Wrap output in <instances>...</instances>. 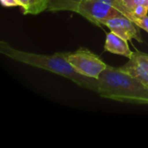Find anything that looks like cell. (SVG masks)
Returning <instances> with one entry per match:
<instances>
[{"instance_id":"6da1fadb","label":"cell","mask_w":148,"mask_h":148,"mask_svg":"<svg viewBox=\"0 0 148 148\" xmlns=\"http://www.w3.org/2000/svg\"><path fill=\"white\" fill-rule=\"evenodd\" d=\"M0 53L3 56L35 67L51 72L69 79L78 86L95 92L96 79L84 76L79 74L67 59L68 52H58L53 55H41L23 51L11 47L6 42H0Z\"/></svg>"},{"instance_id":"7a4b0ae2","label":"cell","mask_w":148,"mask_h":148,"mask_svg":"<svg viewBox=\"0 0 148 148\" xmlns=\"http://www.w3.org/2000/svg\"><path fill=\"white\" fill-rule=\"evenodd\" d=\"M95 93L116 101L148 105V86L121 67L108 65L96 79Z\"/></svg>"},{"instance_id":"3957f363","label":"cell","mask_w":148,"mask_h":148,"mask_svg":"<svg viewBox=\"0 0 148 148\" xmlns=\"http://www.w3.org/2000/svg\"><path fill=\"white\" fill-rule=\"evenodd\" d=\"M67 59L79 74L94 79H98L108 67L98 56L83 47L74 52H68Z\"/></svg>"},{"instance_id":"277c9868","label":"cell","mask_w":148,"mask_h":148,"mask_svg":"<svg viewBox=\"0 0 148 148\" xmlns=\"http://www.w3.org/2000/svg\"><path fill=\"white\" fill-rule=\"evenodd\" d=\"M77 13L97 26H101L109 18L123 15L116 8L114 0H82Z\"/></svg>"},{"instance_id":"5b68a950","label":"cell","mask_w":148,"mask_h":148,"mask_svg":"<svg viewBox=\"0 0 148 148\" xmlns=\"http://www.w3.org/2000/svg\"><path fill=\"white\" fill-rule=\"evenodd\" d=\"M102 25L107 26L110 31L119 35L127 41L136 40L142 42V36L140 27L125 15L114 16L103 22Z\"/></svg>"},{"instance_id":"8992f818","label":"cell","mask_w":148,"mask_h":148,"mask_svg":"<svg viewBox=\"0 0 148 148\" xmlns=\"http://www.w3.org/2000/svg\"><path fill=\"white\" fill-rule=\"evenodd\" d=\"M121 69L148 86V54L139 50L134 52L132 57Z\"/></svg>"},{"instance_id":"52a82bcc","label":"cell","mask_w":148,"mask_h":148,"mask_svg":"<svg viewBox=\"0 0 148 148\" xmlns=\"http://www.w3.org/2000/svg\"><path fill=\"white\" fill-rule=\"evenodd\" d=\"M104 49L112 54L126 56L128 59H130L134 54V52L129 48L127 40L112 31L107 34Z\"/></svg>"},{"instance_id":"ba28073f","label":"cell","mask_w":148,"mask_h":148,"mask_svg":"<svg viewBox=\"0 0 148 148\" xmlns=\"http://www.w3.org/2000/svg\"><path fill=\"white\" fill-rule=\"evenodd\" d=\"M82 0H46L49 11H73L78 12Z\"/></svg>"},{"instance_id":"9c48e42d","label":"cell","mask_w":148,"mask_h":148,"mask_svg":"<svg viewBox=\"0 0 148 148\" xmlns=\"http://www.w3.org/2000/svg\"><path fill=\"white\" fill-rule=\"evenodd\" d=\"M116 8L127 16L136 7L144 6L148 9V0H114Z\"/></svg>"},{"instance_id":"30bf717a","label":"cell","mask_w":148,"mask_h":148,"mask_svg":"<svg viewBox=\"0 0 148 148\" xmlns=\"http://www.w3.org/2000/svg\"><path fill=\"white\" fill-rule=\"evenodd\" d=\"M133 22H134L140 29L146 30L148 33V16H146L142 18H137L133 20Z\"/></svg>"},{"instance_id":"8fae6325","label":"cell","mask_w":148,"mask_h":148,"mask_svg":"<svg viewBox=\"0 0 148 148\" xmlns=\"http://www.w3.org/2000/svg\"><path fill=\"white\" fill-rule=\"evenodd\" d=\"M1 3L5 7H14V6H19L16 0H1Z\"/></svg>"},{"instance_id":"7c38bea8","label":"cell","mask_w":148,"mask_h":148,"mask_svg":"<svg viewBox=\"0 0 148 148\" xmlns=\"http://www.w3.org/2000/svg\"><path fill=\"white\" fill-rule=\"evenodd\" d=\"M42 4H43L46 8H47V3H46V0H38Z\"/></svg>"}]
</instances>
